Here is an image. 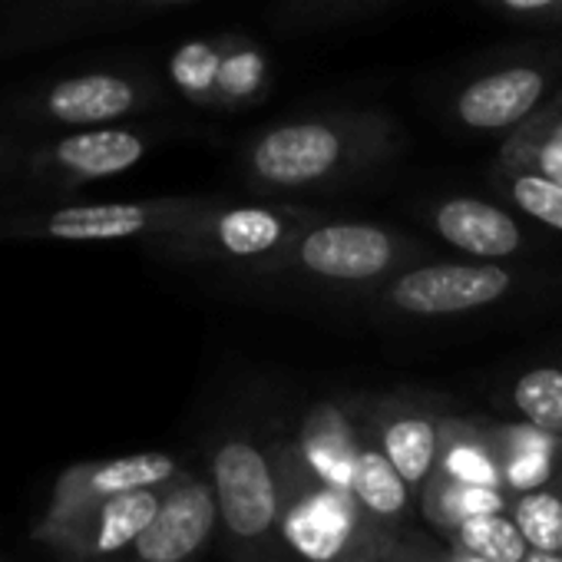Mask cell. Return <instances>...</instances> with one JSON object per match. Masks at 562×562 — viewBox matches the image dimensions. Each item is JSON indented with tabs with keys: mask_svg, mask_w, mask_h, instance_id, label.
I'll list each match as a JSON object with an SVG mask.
<instances>
[{
	"mask_svg": "<svg viewBox=\"0 0 562 562\" xmlns=\"http://www.w3.org/2000/svg\"><path fill=\"white\" fill-rule=\"evenodd\" d=\"M397 126L378 110H325L278 120L235 146V172L258 195L335 192L384 162Z\"/></svg>",
	"mask_w": 562,
	"mask_h": 562,
	"instance_id": "1",
	"label": "cell"
},
{
	"mask_svg": "<svg viewBox=\"0 0 562 562\" xmlns=\"http://www.w3.org/2000/svg\"><path fill=\"white\" fill-rule=\"evenodd\" d=\"M414 255L417 248L394 228L318 212L258 281L318 295H364L407 268Z\"/></svg>",
	"mask_w": 562,
	"mask_h": 562,
	"instance_id": "2",
	"label": "cell"
},
{
	"mask_svg": "<svg viewBox=\"0 0 562 562\" xmlns=\"http://www.w3.org/2000/svg\"><path fill=\"white\" fill-rule=\"evenodd\" d=\"M315 215L318 209L299 202H232L215 195L195 218L182 222L146 248L166 261L212 265L261 278Z\"/></svg>",
	"mask_w": 562,
	"mask_h": 562,
	"instance_id": "3",
	"label": "cell"
},
{
	"mask_svg": "<svg viewBox=\"0 0 562 562\" xmlns=\"http://www.w3.org/2000/svg\"><path fill=\"white\" fill-rule=\"evenodd\" d=\"M215 195L133 202H64L0 215V241H156L195 218Z\"/></svg>",
	"mask_w": 562,
	"mask_h": 562,
	"instance_id": "4",
	"label": "cell"
},
{
	"mask_svg": "<svg viewBox=\"0 0 562 562\" xmlns=\"http://www.w3.org/2000/svg\"><path fill=\"white\" fill-rule=\"evenodd\" d=\"M169 103V87L143 67H100L50 80L21 93L8 106V120L27 126L83 130L126 123L133 116L156 113Z\"/></svg>",
	"mask_w": 562,
	"mask_h": 562,
	"instance_id": "5",
	"label": "cell"
},
{
	"mask_svg": "<svg viewBox=\"0 0 562 562\" xmlns=\"http://www.w3.org/2000/svg\"><path fill=\"white\" fill-rule=\"evenodd\" d=\"M172 130L159 123H106L64 130L54 139L27 143L11 179L34 192H74L120 176L143 162Z\"/></svg>",
	"mask_w": 562,
	"mask_h": 562,
	"instance_id": "6",
	"label": "cell"
},
{
	"mask_svg": "<svg viewBox=\"0 0 562 562\" xmlns=\"http://www.w3.org/2000/svg\"><path fill=\"white\" fill-rule=\"evenodd\" d=\"M513 289V274L496 261L407 265L374 292L378 305L404 318H450L480 312Z\"/></svg>",
	"mask_w": 562,
	"mask_h": 562,
	"instance_id": "7",
	"label": "cell"
},
{
	"mask_svg": "<svg viewBox=\"0 0 562 562\" xmlns=\"http://www.w3.org/2000/svg\"><path fill=\"white\" fill-rule=\"evenodd\" d=\"M186 4H199V0H24L0 21V60L54 47L70 37L113 31Z\"/></svg>",
	"mask_w": 562,
	"mask_h": 562,
	"instance_id": "8",
	"label": "cell"
},
{
	"mask_svg": "<svg viewBox=\"0 0 562 562\" xmlns=\"http://www.w3.org/2000/svg\"><path fill=\"white\" fill-rule=\"evenodd\" d=\"M212 493L235 542H258L278 522L281 486L271 457L245 434H228L212 453Z\"/></svg>",
	"mask_w": 562,
	"mask_h": 562,
	"instance_id": "9",
	"label": "cell"
},
{
	"mask_svg": "<svg viewBox=\"0 0 562 562\" xmlns=\"http://www.w3.org/2000/svg\"><path fill=\"white\" fill-rule=\"evenodd\" d=\"M215 519L218 509L212 486L195 476L176 480L166 496H159L146 529L133 539L136 555L143 562H186L209 542Z\"/></svg>",
	"mask_w": 562,
	"mask_h": 562,
	"instance_id": "10",
	"label": "cell"
},
{
	"mask_svg": "<svg viewBox=\"0 0 562 562\" xmlns=\"http://www.w3.org/2000/svg\"><path fill=\"white\" fill-rule=\"evenodd\" d=\"M546 93V74L536 67H506L460 90L453 113L470 130H506L526 120Z\"/></svg>",
	"mask_w": 562,
	"mask_h": 562,
	"instance_id": "11",
	"label": "cell"
},
{
	"mask_svg": "<svg viewBox=\"0 0 562 562\" xmlns=\"http://www.w3.org/2000/svg\"><path fill=\"white\" fill-rule=\"evenodd\" d=\"M430 225L447 245L490 261L506 258L522 245V232L506 209L470 195L443 199L440 205H434Z\"/></svg>",
	"mask_w": 562,
	"mask_h": 562,
	"instance_id": "12",
	"label": "cell"
},
{
	"mask_svg": "<svg viewBox=\"0 0 562 562\" xmlns=\"http://www.w3.org/2000/svg\"><path fill=\"white\" fill-rule=\"evenodd\" d=\"M378 447L411 490H424L440 453V420L417 407L384 404L378 414Z\"/></svg>",
	"mask_w": 562,
	"mask_h": 562,
	"instance_id": "13",
	"label": "cell"
},
{
	"mask_svg": "<svg viewBox=\"0 0 562 562\" xmlns=\"http://www.w3.org/2000/svg\"><path fill=\"white\" fill-rule=\"evenodd\" d=\"M358 443L361 437H358V427L351 424V414L341 404L325 401V404H315L302 420L299 457L322 483L348 493V473H351Z\"/></svg>",
	"mask_w": 562,
	"mask_h": 562,
	"instance_id": "14",
	"label": "cell"
},
{
	"mask_svg": "<svg viewBox=\"0 0 562 562\" xmlns=\"http://www.w3.org/2000/svg\"><path fill=\"white\" fill-rule=\"evenodd\" d=\"M274 74L261 44L245 34H218V74H215V110L238 113L255 110L271 97Z\"/></svg>",
	"mask_w": 562,
	"mask_h": 562,
	"instance_id": "15",
	"label": "cell"
},
{
	"mask_svg": "<svg viewBox=\"0 0 562 562\" xmlns=\"http://www.w3.org/2000/svg\"><path fill=\"white\" fill-rule=\"evenodd\" d=\"M176 480V460L169 453H133L103 463H87L67 476L70 499H103L126 490H159Z\"/></svg>",
	"mask_w": 562,
	"mask_h": 562,
	"instance_id": "16",
	"label": "cell"
},
{
	"mask_svg": "<svg viewBox=\"0 0 562 562\" xmlns=\"http://www.w3.org/2000/svg\"><path fill=\"white\" fill-rule=\"evenodd\" d=\"M289 539L318 562L331 559L348 546V493L325 483L299 496L289 509Z\"/></svg>",
	"mask_w": 562,
	"mask_h": 562,
	"instance_id": "17",
	"label": "cell"
},
{
	"mask_svg": "<svg viewBox=\"0 0 562 562\" xmlns=\"http://www.w3.org/2000/svg\"><path fill=\"white\" fill-rule=\"evenodd\" d=\"M348 496L374 519L397 522L411 506V486L394 470V463L381 453L378 443H358L351 473H348Z\"/></svg>",
	"mask_w": 562,
	"mask_h": 562,
	"instance_id": "18",
	"label": "cell"
},
{
	"mask_svg": "<svg viewBox=\"0 0 562 562\" xmlns=\"http://www.w3.org/2000/svg\"><path fill=\"white\" fill-rule=\"evenodd\" d=\"M156 506H159L156 490H126V493H113V496L97 499V513H93L90 539H87L90 552L110 555V552L133 546V539L153 519Z\"/></svg>",
	"mask_w": 562,
	"mask_h": 562,
	"instance_id": "19",
	"label": "cell"
},
{
	"mask_svg": "<svg viewBox=\"0 0 562 562\" xmlns=\"http://www.w3.org/2000/svg\"><path fill=\"white\" fill-rule=\"evenodd\" d=\"M450 536L463 555H473L483 562H519L529 549L522 532L503 509L470 513L450 529Z\"/></svg>",
	"mask_w": 562,
	"mask_h": 562,
	"instance_id": "20",
	"label": "cell"
},
{
	"mask_svg": "<svg viewBox=\"0 0 562 562\" xmlns=\"http://www.w3.org/2000/svg\"><path fill=\"white\" fill-rule=\"evenodd\" d=\"M215 74H218V34L186 41L172 50L166 77L169 90H176L195 110H215Z\"/></svg>",
	"mask_w": 562,
	"mask_h": 562,
	"instance_id": "21",
	"label": "cell"
},
{
	"mask_svg": "<svg viewBox=\"0 0 562 562\" xmlns=\"http://www.w3.org/2000/svg\"><path fill=\"white\" fill-rule=\"evenodd\" d=\"M509 519L529 549L555 552L562 536V476H549L529 490H519V496L509 503Z\"/></svg>",
	"mask_w": 562,
	"mask_h": 562,
	"instance_id": "22",
	"label": "cell"
},
{
	"mask_svg": "<svg viewBox=\"0 0 562 562\" xmlns=\"http://www.w3.org/2000/svg\"><path fill=\"white\" fill-rule=\"evenodd\" d=\"M381 4L384 0H274L268 21L281 34H315L338 24H351Z\"/></svg>",
	"mask_w": 562,
	"mask_h": 562,
	"instance_id": "23",
	"label": "cell"
},
{
	"mask_svg": "<svg viewBox=\"0 0 562 562\" xmlns=\"http://www.w3.org/2000/svg\"><path fill=\"white\" fill-rule=\"evenodd\" d=\"M513 407L532 430L546 437H562V371L559 368L526 371L513 384Z\"/></svg>",
	"mask_w": 562,
	"mask_h": 562,
	"instance_id": "24",
	"label": "cell"
},
{
	"mask_svg": "<svg viewBox=\"0 0 562 562\" xmlns=\"http://www.w3.org/2000/svg\"><path fill=\"white\" fill-rule=\"evenodd\" d=\"M513 202L536 222L562 232V182L546 172H519L509 186Z\"/></svg>",
	"mask_w": 562,
	"mask_h": 562,
	"instance_id": "25",
	"label": "cell"
},
{
	"mask_svg": "<svg viewBox=\"0 0 562 562\" xmlns=\"http://www.w3.org/2000/svg\"><path fill=\"white\" fill-rule=\"evenodd\" d=\"M27 139H18V136H8V133H0V182H8L21 153H24Z\"/></svg>",
	"mask_w": 562,
	"mask_h": 562,
	"instance_id": "26",
	"label": "cell"
},
{
	"mask_svg": "<svg viewBox=\"0 0 562 562\" xmlns=\"http://www.w3.org/2000/svg\"><path fill=\"white\" fill-rule=\"evenodd\" d=\"M499 8H509V11H519V14H532V11H546V8H555L559 0H496Z\"/></svg>",
	"mask_w": 562,
	"mask_h": 562,
	"instance_id": "27",
	"label": "cell"
},
{
	"mask_svg": "<svg viewBox=\"0 0 562 562\" xmlns=\"http://www.w3.org/2000/svg\"><path fill=\"white\" fill-rule=\"evenodd\" d=\"M519 562H562L555 552H546V549H526V555Z\"/></svg>",
	"mask_w": 562,
	"mask_h": 562,
	"instance_id": "28",
	"label": "cell"
},
{
	"mask_svg": "<svg viewBox=\"0 0 562 562\" xmlns=\"http://www.w3.org/2000/svg\"><path fill=\"white\" fill-rule=\"evenodd\" d=\"M555 555L562 559V536H559V542H555Z\"/></svg>",
	"mask_w": 562,
	"mask_h": 562,
	"instance_id": "29",
	"label": "cell"
},
{
	"mask_svg": "<svg viewBox=\"0 0 562 562\" xmlns=\"http://www.w3.org/2000/svg\"><path fill=\"white\" fill-rule=\"evenodd\" d=\"M559 4H562V0H559Z\"/></svg>",
	"mask_w": 562,
	"mask_h": 562,
	"instance_id": "30",
	"label": "cell"
}]
</instances>
